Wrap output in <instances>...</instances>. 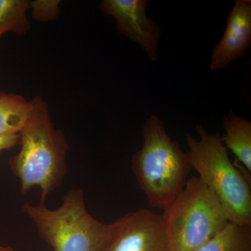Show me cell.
<instances>
[{"label":"cell","instance_id":"6da1fadb","mask_svg":"<svg viewBox=\"0 0 251 251\" xmlns=\"http://www.w3.org/2000/svg\"><path fill=\"white\" fill-rule=\"evenodd\" d=\"M31 103L30 113L19 133L21 150L10 158L9 165L20 180L21 194L39 188L40 203L45 204L64 181L70 146L64 132L54 126L47 102L36 96Z\"/></svg>","mask_w":251,"mask_h":251},{"label":"cell","instance_id":"ba28073f","mask_svg":"<svg viewBox=\"0 0 251 251\" xmlns=\"http://www.w3.org/2000/svg\"><path fill=\"white\" fill-rule=\"evenodd\" d=\"M251 43V1L237 0L229 13L227 26L219 44L214 46L210 69H226L242 58Z\"/></svg>","mask_w":251,"mask_h":251},{"label":"cell","instance_id":"3957f363","mask_svg":"<svg viewBox=\"0 0 251 251\" xmlns=\"http://www.w3.org/2000/svg\"><path fill=\"white\" fill-rule=\"evenodd\" d=\"M201 138L186 135L193 169L221 203L229 222L251 227V182L229 160L219 133L209 134L201 125Z\"/></svg>","mask_w":251,"mask_h":251},{"label":"cell","instance_id":"9c48e42d","mask_svg":"<svg viewBox=\"0 0 251 251\" xmlns=\"http://www.w3.org/2000/svg\"><path fill=\"white\" fill-rule=\"evenodd\" d=\"M222 126L225 130V134L221 136L223 144L251 174V122L230 111L223 118Z\"/></svg>","mask_w":251,"mask_h":251},{"label":"cell","instance_id":"8992f818","mask_svg":"<svg viewBox=\"0 0 251 251\" xmlns=\"http://www.w3.org/2000/svg\"><path fill=\"white\" fill-rule=\"evenodd\" d=\"M99 251H170L162 216L141 208L106 224Z\"/></svg>","mask_w":251,"mask_h":251},{"label":"cell","instance_id":"7a4b0ae2","mask_svg":"<svg viewBox=\"0 0 251 251\" xmlns=\"http://www.w3.org/2000/svg\"><path fill=\"white\" fill-rule=\"evenodd\" d=\"M143 136V146L132 156V171L150 206L164 211L184 189L192 166L156 115L145 122Z\"/></svg>","mask_w":251,"mask_h":251},{"label":"cell","instance_id":"52a82bcc","mask_svg":"<svg viewBox=\"0 0 251 251\" xmlns=\"http://www.w3.org/2000/svg\"><path fill=\"white\" fill-rule=\"evenodd\" d=\"M148 4V0H103L100 9L115 18L119 31L139 44L150 59L156 62L161 32L159 26L147 16Z\"/></svg>","mask_w":251,"mask_h":251},{"label":"cell","instance_id":"8fae6325","mask_svg":"<svg viewBox=\"0 0 251 251\" xmlns=\"http://www.w3.org/2000/svg\"><path fill=\"white\" fill-rule=\"evenodd\" d=\"M194 251H251V227L229 222L217 235Z\"/></svg>","mask_w":251,"mask_h":251},{"label":"cell","instance_id":"30bf717a","mask_svg":"<svg viewBox=\"0 0 251 251\" xmlns=\"http://www.w3.org/2000/svg\"><path fill=\"white\" fill-rule=\"evenodd\" d=\"M31 109V100L23 96L0 91V137L19 135Z\"/></svg>","mask_w":251,"mask_h":251},{"label":"cell","instance_id":"4fadbf2b","mask_svg":"<svg viewBox=\"0 0 251 251\" xmlns=\"http://www.w3.org/2000/svg\"><path fill=\"white\" fill-rule=\"evenodd\" d=\"M60 0L29 1L31 16L39 22H49L58 19L61 14Z\"/></svg>","mask_w":251,"mask_h":251},{"label":"cell","instance_id":"5b68a950","mask_svg":"<svg viewBox=\"0 0 251 251\" xmlns=\"http://www.w3.org/2000/svg\"><path fill=\"white\" fill-rule=\"evenodd\" d=\"M23 212L54 251L100 249L106 224L88 212L82 188L71 189L57 209H49L42 203L27 202L23 206Z\"/></svg>","mask_w":251,"mask_h":251},{"label":"cell","instance_id":"277c9868","mask_svg":"<svg viewBox=\"0 0 251 251\" xmlns=\"http://www.w3.org/2000/svg\"><path fill=\"white\" fill-rule=\"evenodd\" d=\"M170 251H194L229 224L214 193L198 177L184 189L162 214Z\"/></svg>","mask_w":251,"mask_h":251},{"label":"cell","instance_id":"5bb4252c","mask_svg":"<svg viewBox=\"0 0 251 251\" xmlns=\"http://www.w3.org/2000/svg\"><path fill=\"white\" fill-rule=\"evenodd\" d=\"M19 143V135L0 137V153L14 148Z\"/></svg>","mask_w":251,"mask_h":251},{"label":"cell","instance_id":"9a60e30c","mask_svg":"<svg viewBox=\"0 0 251 251\" xmlns=\"http://www.w3.org/2000/svg\"><path fill=\"white\" fill-rule=\"evenodd\" d=\"M0 251H16L14 249L11 247H5V246L0 245Z\"/></svg>","mask_w":251,"mask_h":251},{"label":"cell","instance_id":"7c38bea8","mask_svg":"<svg viewBox=\"0 0 251 251\" xmlns=\"http://www.w3.org/2000/svg\"><path fill=\"white\" fill-rule=\"evenodd\" d=\"M29 0H0V37L5 33L23 36L30 29Z\"/></svg>","mask_w":251,"mask_h":251}]
</instances>
